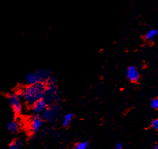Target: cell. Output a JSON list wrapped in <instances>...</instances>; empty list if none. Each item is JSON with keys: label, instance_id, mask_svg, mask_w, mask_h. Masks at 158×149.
I'll return each mask as SVG.
<instances>
[{"label": "cell", "instance_id": "6da1fadb", "mask_svg": "<svg viewBox=\"0 0 158 149\" xmlns=\"http://www.w3.org/2000/svg\"><path fill=\"white\" fill-rule=\"evenodd\" d=\"M46 92L47 84L40 82L25 87L21 90L20 95L25 103L33 105L37 101L44 98Z\"/></svg>", "mask_w": 158, "mask_h": 149}, {"label": "cell", "instance_id": "7a4b0ae2", "mask_svg": "<svg viewBox=\"0 0 158 149\" xmlns=\"http://www.w3.org/2000/svg\"><path fill=\"white\" fill-rule=\"evenodd\" d=\"M51 72L49 70H37V71L31 72L27 75L26 82L29 85L35 84L40 82L47 81L51 78Z\"/></svg>", "mask_w": 158, "mask_h": 149}, {"label": "cell", "instance_id": "3957f363", "mask_svg": "<svg viewBox=\"0 0 158 149\" xmlns=\"http://www.w3.org/2000/svg\"><path fill=\"white\" fill-rule=\"evenodd\" d=\"M8 102L12 108L13 112L18 114L22 111V103L20 98L16 94H12L8 97Z\"/></svg>", "mask_w": 158, "mask_h": 149}, {"label": "cell", "instance_id": "277c9868", "mask_svg": "<svg viewBox=\"0 0 158 149\" xmlns=\"http://www.w3.org/2000/svg\"><path fill=\"white\" fill-rule=\"evenodd\" d=\"M48 101L46 99H41L32 105V110L35 114H42L47 109Z\"/></svg>", "mask_w": 158, "mask_h": 149}, {"label": "cell", "instance_id": "5b68a950", "mask_svg": "<svg viewBox=\"0 0 158 149\" xmlns=\"http://www.w3.org/2000/svg\"><path fill=\"white\" fill-rule=\"evenodd\" d=\"M126 76L128 79L132 83L137 82L140 77L139 72L137 67L135 66H129L128 67L126 71Z\"/></svg>", "mask_w": 158, "mask_h": 149}, {"label": "cell", "instance_id": "8992f818", "mask_svg": "<svg viewBox=\"0 0 158 149\" xmlns=\"http://www.w3.org/2000/svg\"><path fill=\"white\" fill-rule=\"evenodd\" d=\"M58 108L56 106H52L51 108H49L45 110L43 113L42 114V117L44 119L48 121H52L55 119L57 117L58 114Z\"/></svg>", "mask_w": 158, "mask_h": 149}, {"label": "cell", "instance_id": "52a82bcc", "mask_svg": "<svg viewBox=\"0 0 158 149\" xmlns=\"http://www.w3.org/2000/svg\"><path fill=\"white\" fill-rule=\"evenodd\" d=\"M42 118L39 117H33L30 122V129L32 133H35L40 130V128L42 127Z\"/></svg>", "mask_w": 158, "mask_h": 149}, {"label": "cell", "instance_id": "ba28073f", "mask_svg": "<svg viewBox=\"0 0 158 149\" xmlns=\"http://www.w3.org/2000/svg\"><path fill=\"white\" fill-rule=\"evenodd\" d=\"M7 128L8 131L11 133H16L17 131H18L19 128V123L18 122H17V121L15 120L10 121V122H9L8 123Z\"/></svg>", "mask_w": 158, "mask_h": 149}, {"label": "cell", "instance_id": "9c48e42d", "mask_svg": "<svg viewBox=\"0 0 158 149\" xmlns=\"http://www.w3.org/2000/svg\"><path fill=\"white\" fill-rule=\"evenodd\" d=\"M157 35V31L156 29H151L146 33L145 35V40L147 41H152Z\"/></svg>", "mask_w": 158, "mask_h": 149}, {"label": "cell", "instance_id": "30bf717a", "mask_svg": "<svg viewBox=\"0 0 158 149\" xmlns=\"http://www.w3.org/2000/svg\"><path fill=\"white\" fill-rule=\"evenodd\" d=\"M74 119V115L71 113L67 114L64 115V117H63V125L64 126H68L70 123H71L72 119Z\"/></svg>", "mask_w": 158, "mask_h": 149}, {"label": "cell", "instance_id": "8fae6325", "mask_svg": "<svg viewBox=\"0 0 158 149\" xmlns=\"http://www.w3.org/2000/svg\"><path fill=\"white\" fill-rule=\"evenodd\" d=\"M22 144L18 139L13 140L10 145V149H21Z\"/></svg>", "mask_w": 158, "mask_h": 149}, {"label": "cell", "instance_id": "7c38bea8", "mask_svg": "<svg viewBox=\"0 0 158 149\" xmlns=\"http://www.w3.org/2000/svg\"><path fill=\"white\" fill-rule=\"evenodd\" d=\"M87 147H88V142H79L76 144L74 149H86Z\"/></svg>", "mask_w": 158, "mask_h": 149}, {"label": "cell", "instance_id": "4fadbf2b", "mask_svg": "<svg viewBox=\"0 0 158 149\" xmlns=\"http://www.w3.org/2000/svg\"><path fill=\"white\" fill-rule=\"evenodd\" d=\"M151 106L155 110L158 109V98H154L151 102Z\"/></svg>", "mask_w": 158, "mask_h": 149}, {"label": "cell", "instance_id": "5bb4252c", "mask_svg": "<svg viewBox=\"0 0 158 149\" xmlns=\"http://www.w3.org/2000/svg\"><path fill=\"white\" fill-rule=\"evenodd\" d=\"M151 127L153 128L154 130H158V119H154L151 123Z\"/></svg>", "mask_w": 158, "mask_h": 149}, {"label": "cell", "instance_id": "9a60e30c", "mask_svg": "<svg viewBox=\"0 0 158 149\" xmlns=\"http://www.w3.org/2000/svg\"><path fill=\"white\" fill-rule=\"evenodd\" d=\"M123 148V144L121 143H118V144H116L115 146V148L116 149H122Z\"/></svg>", "mask_w": 158, "mask_h": 149}, {"label": "cell", "instance_id": "2e32d148", "mask_svg": "<svg viewBox=\"0 0 158 149\" xmlns=\"http://www.w3.org/2000/svg\"><path fill=\"white\" fill-rule=\"evenodd\" d=\"M153 149H158V145L155 146V147H153Z\"/></svg>", "mask_w": 158, "mask_h": 149}]
</instances>
